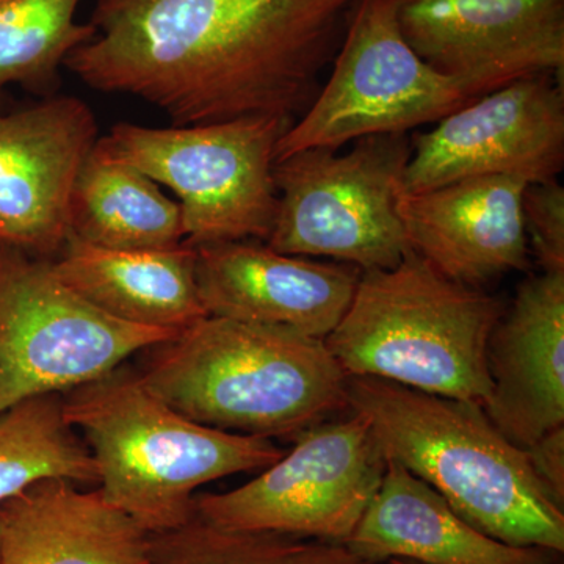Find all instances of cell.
Listing matches in <instances>:
<instances>
[{
    "label": "cell",
    "mask_w": 564,
    "mask_h": 564,
    "mask_svg": "<svg viewBox=\"0 0 564 564\" xmlns=\"http://www.w3.org/2000/svg\"><path fill=\"white\" fill-rule=\"evenodd\" d=\"M52 270L93 306L132 325L181 333L207 313L196 282L195 248L122 251L69 236Z\"/></svg>",
    "instance_id": "19"
},
{
    "label": "cell",
    "mask_w": 564,
    "mask_h": 564,
    "mask_svg": "<svg viewBox=\"0 0 564 564\" xmlns=\"http://www.w3.org/2000/svg\"><path fill=\"white\" fill-rule=\"evenodd\" d=\"M347 399L386 458L436 489L467 522L502 543L563 554L562 505L481 404L370 377L348 378Z\"/></svg>",
    "instance_id": "3"
},
{
    "label": "cell",
    "mask_w": 564,
    "mask_h": 564,
    "mask_svg": "<svg viewBox=\"0 0 564 564\" xmlns=\"http://www.w3.org/2000/svg\"><path fill=\"white\" fill-rule=\"evenodd\" d=\"M486 95L422 61L403 39L393 0H359L332 74L276 148V161L340 150L362 137L408 133Z\"/></svg>",
    "instance_id": "8"
},
{
    "label": "cell",
    "mask_w": 564,
    "mask_h": 564,
    "mask_svg": "<svg viewBox=\"0 0 564 564\" xmlns=\"http://www.w3.org/2000/svg\"><path fill=\"white\" fill-rule=\"evenodd\" d=\"M403 39L434 69L486 93L563 76L564 0H393Z\"/></svg>",
    "instance_id": "12"
},
{
    "label": "cell",
    "mask_w": 564,
    "mask_h": 564,
    "mask_svg": "<svg viewBox=\"0 0 564 564\" xmlns=\"http://www.w3.org/2000/svg\"><path fill=\"white\" fill-rule=\"evenodd\" d=\"M359 0H99L65 68L174 126L295 122L321 91Z\"/></svg>",
    "instance_id": "1"
},
{
    "label": "cell",
    "mask_w": 564,
    "mask_h": 564,
    "mask_svg": "<svg viewBox=\"0 0 564 564\" xmlns=\"http://www.w3.org/2000/svg\"><path fill=\"white\" fill-rule=\"evenodd\" d=\"M151 533L99 489L50 478L0 505V564H144Z\"/></svg>",
    "instance_id": "18"
},
{
    "label": "cell",
    "mask_w": 564,
    "mask_h": 564,
    "mask_svg": "<svg viewBox=\"0 0 564 564\" xmlns=\"http://www.w3.org/2000/svg\"><path fill=\"white\" fill-rule=\"evenodd\" d=\"M207 315L284 326L325 339L343 321L362 270L236 240L193 247Z\"/></svg>",
    "instance_id": "14"
},
{
    "label": "cell",
    "mask_w": 564,
    "mask_h": 564,
    "mask_svg": "<svg viewBox=\"0 0 564 564\" xmlns=\"http://www.w3.org/2000/svg\"><path fill=\"white\" fill-rule=\"evenodd\" d=\"M345 545L373 563L397 558L417 564H556L558 555L502 543L481 532L436 489L391 459Z\"/></svg>",
    "instance_id": "17"
},
{
    "label": "cell",
    "mask_w": 564,
    "mask_h": 564,
    "mask_svg": "<svg viewBox=\"0 0 564 564\" xmlns=\"http://www.w3.org/2000/svg\"><path fill=\"white\" fill-rule=\"evenodd\" d=\"M564 166L563 76L516 79L452 111L413 141L403 192L481 176L556 180Z\"/></svg>",
    "instance_id": "11"
},
{
    "label": "cell",
    "mask_w": 564,
    "mask_h": 564,
    "mask_svg": "<svg viewBox=\"0 0 564 564\" xmlns=\"http://www.w3.org/2000/svg\"><path fill=\"white\" fill-rule=\"evenodd\" d=\"M514 176L470 177L421 193L403 192L399 214L411 250L470 288L529 265L522 196Z\"/></svg>",
    "instance_id": "15"
},
{
    "label": "cell",
    "mask_w": 564,
    "mask_h": 564,
    "mask_svg": "<svg viewBox=\"0 0 564 564\" xmlns=\"http://www.w3.org/2000/svg\"><path fill=\"white\" fill-rule=\"evenodd\" d=\"M50 478L98 484L90 451L63 411V395L33 397L0 413V505Z\"/></svg>",
    "instance_id": "21"
},
{
    "label": "cell",
    "mask_w": 564,
    "mask_h": 564,
    "mask_svg": "<svg viewBox=\"0 0 564 564\" xmlns=\"http://www.w3.org/2000/svg\"><path fill=\"white\" fill-rule=\"evenodd\" d=\"M63 411L84 436L104 499L151 534L195 518L199 486L261 473L284 454L272 440L185 417L122 366L63 393Z\"/></svg>",
    "instance_id": "4"
},
{
    "label": "cell",
    "mask_w": 564,
    "mask_h": 564,
    "mask_svg": "<svg viewBox=\"0 0 564 564\" xmlns=\"http://www.w3.org/2000/svg\"><path fill=\"white\" fill-rule=\"evenodd\" d=\"M491 395L484 410L507 440L527 448L564 426V272L519 284L489 336Z\"/></svg>",
    "instance_id": "16"
},
{
    "label": "cell",
    "mask_w": 564,
    "mask_h": 564,
    "mask_svg": "<svg viewBox=\"0 0 564 564\" xmlns=\"http://www.w3.org/2000/svg\"><path fill=\"white\" fill-rule=\"evenodd\" d=\"M150 350L143 383L210 429L295 440L350 411L348 377L325 339L295 329L206 315Z\"/></svg>",
    "instance_id": "2"
},
{
    "label": "cell",
    "mask_w": 564,
    "mask_h": 564,
    "mask_svg": "<svg viewBox=\"0 0 564 564\" xmlns=\"http://www.w3.org/2000/svg\"><path fill=\"white\" fill-rule=\"evenodd\" d=\"M411 154L408 133H380L347 152L311 148L274 162L278 209L267 245L362 272L399 265L411 251L399 214Z\"/></svg>",
    "instance_id": "7"
},
{
    "label": "cell",
    "mask_w": 564,
    "mask_h": 564,
    "mask_svg": "<svg viewBox=\"0 0 564 564\" xmlns=\"http://www.w3.org/2000/svg\"><path fill=\"white\" fill-rule=\"evenodd\" d=\"M318 423L289 454L228 492L195 496V514L221 529L344 544L380 488L388 458L362 414Z\"/></svg>",
    "instance_id": "10"
},
{
    "label": "cell",
    "mask_w": 564,
    "mask_h": 564,
    "mask_svg": "<svg viewBox=\"0 0 564 564\" xmlns=\"http://www.w3.org/2000/svg\"><path fill=\"white\" fill-rule=\"evenodd\" d=\"M500 300L444 276L413 250L389 270H366L326 347L350 377L380 378L485 406L489 336Z\"/></svg>",
    "instance_id": "5"
},
{
    "label": "cell",
    "mask_w": 564,
    "mask_h": 564,
    "mask_svg": "<svg viewBox=\"0 0 564 564\" xmlns=\"http://www.w3.org/2000/svg\"><path fill=\"white\" fill-rule=\"evenodd\" d=\"M69 228L76 239L109 250H172L184 243L180 203L98 143L74 184Z\"/></svg>",
    "instance_id": "20"
},
{
    "label": "cell",
    "mask_w": 564,
    "mask_h": 564,
    "mask_svg": "<svg viewBox=\"0 0 564 564\" xmlns=\"http://www.w3.org/2000/svg\"><path fill=\"white\" fill-rule=\"evenodd\" d=\"M384 564H417V563L408 562V560L392 558V560H388V562H386Z\"/></svg>",
    "instance_id": "26"
},
{
    "label": "cell",
    "mask_w": 564,
    "mask_h": 564,
    "mask_svg": "<svg viewBox=\"0 0 564 564\" xmlns=\"http://www.w3.org/2000/svg\"><path fill=\"white\" fill-rule=\"evenodd\" d=\"M292 124L276 117L172 128L120 122L98 148L174 192L188 247L267 242L278 209L276 148Z\"/></svg>",
    "instance_id": "6"
},
{
    "label": "cell",
    "mask_w": 564,
    "mask_h": 564,
    "mask_svg": "<svg viewBox=\"0 0 564 564\" xmlns=\"http://www.w3.org/2000/svg\"><path fill=\"white\" fill-rule=\"evenodd\" d=\"M98 140L95 113L76 96L0 115V250L58 254L74 184Z\"/></svg>",
    "instance_id": "13"
},
{
    "label": "cell",
    "mask_w": 564,
    "mask_h": 564,
    "mask_svg": "<svg viewBox=\"0 0 564 564\" xmlns=\"http://www.w3.org/2000/svg\"><path fill=\"white\" fill-rule=\"evenodd\" d=\"M525 236L544 272H564V188L556 180L532 182L522 196Z\"/></svg>",
    "instance_id": "24"
},
{
    "label": "cell",
    "mask_w": 564,
    "mask_h": 564,
    "mask_svg": "<svg viewBox=\"0 0 564 564\" xmlns=\"http://www.w3.org/2000/svg\"><path fill=\"white\" fill-rule=\"evenodd\" d=\"M524 451L545 491L564 507V426L545 433Z\"/></svg>",
    "instance_id": "25"
},
{
    "label": "cell",
    "mask_w": 564,
    "mask_h": 564,
    "mask_svg": "<svg viewBox=\"0 0 564 564\" xmlns=\"http://www.w3.org/2000/svg\"><path fill=\"white\" fill-rule=\"evenodd\" d=\"M82 0H0V95L10 85L43 90L82 44L96 35L76 20Z\"/></svg>",
    "instance_id": "22"
},
{
    "label": "cell",
    "mask_w": 564,
    "mask_h": 564,
    "mask_svg": "<svg viewBox=\"0 0 564 564\" xmlns=\"http://www.w3.org/2000/svg\"><path fill=\"white\" fill-rule=\"evenodd\" d=\"M144 564H384L352 554L344 544L221 529L198 516L187 524L151 534Z\"/></svg>",
    "instance_id": "23"
},
{
    "label": "cell",
    "mask_w": 564,
    "mask_h": 564,
    "mask_svg": "<svg viewBox=\"0 0 564 564\" xmlns=\"http://www.w3.org/2000/svg\"><path fill=\"white\" fill-rule=\"evenodd\" d=\"M176 336L102 313L55 274L51 259L0 250V413L99 380Z\"/></svg>",
    "instance_id": "9"
}]
</instances>
